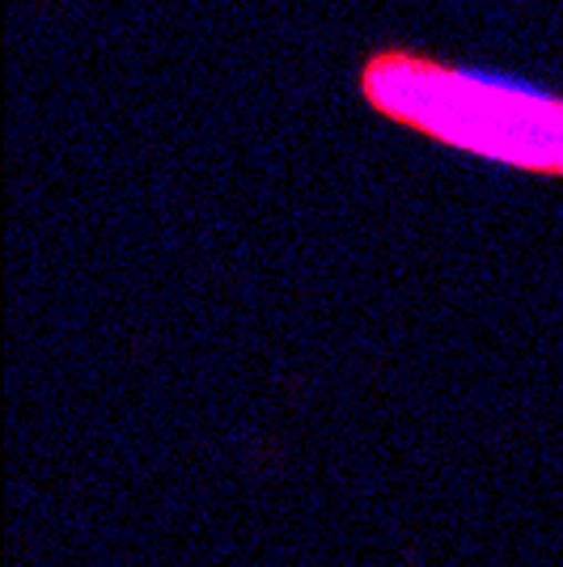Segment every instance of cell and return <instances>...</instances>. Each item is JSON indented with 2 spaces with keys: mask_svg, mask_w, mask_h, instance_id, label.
Instances as JSON below:
<instances>
[{
  "mask_svg": "<svg viewBox=\"0 0 563 567\" xmlns=\"http://www.w3.org/2000/svg\"><path fill=\"white\" fill-rule=\"evenodd\" d=\"M356 81L373 111L458 153L563 174V97L525 76L449 64L416 48H377Z\"/></svg>",
  "mask_w": 563,
  "mask_h": 567,
  "instance_id": "obj_1",
  "label": "cell"
}]
</instances>
